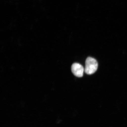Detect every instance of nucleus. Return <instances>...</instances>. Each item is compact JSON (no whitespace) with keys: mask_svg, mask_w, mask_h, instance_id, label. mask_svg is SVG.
I'll use <instances>...</instances> for the list:
<instances>
[{"mask_svg":"<svg viewBox=\"0 0 127 127\" xmlns=\"http://www.w3.org/2000/svg\"><path fill=\"white\" fill-rule=\"evenodd\" d=\"M98 63L94 58L89 57L85 61V71L86 73L91 75L95 73L97 69Z\"/></svg>","mask_w":127,"mask_h":127,"instance_id":"obj_1","label":"nucleus"},{"mask_svg":"<svg viewBox=\"0 0 127 127\" xmlns=\"http://www.w3.org/2000/svg\"><path fill=\"white\" fill-rule=\"evenodd\" d=\"M71 70L73 74L76 77H83L85 69L81 65L74 63L71 66Z\"/></svg>","mask_w":127,"mask_h":127,"instance_id":"obj_2","label":"nucleus"}]
</instances>
